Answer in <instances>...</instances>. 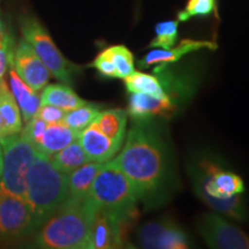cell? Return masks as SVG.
<instances>
[{
    "instance_id": "obj_1",
    "label": "cell",
    "mask_w": 249,
    "mask_h": 249,
    "mask_svg": "<svg viewBox=\"0 0 249 249\" xmlns=\"http://www.w3.org/2000/svg\"><path fill=\"white\" fill-rule=\"evenodd\" d=\"M145 204H158L169 194L172 169L169 144L152 119H134L120 154L112 158Z\"/></svg>"
},
{
    "instance_id": "obj_2",
    "label": "cell",
    "mask_w": 249,
    "mask_h": 249,
    "mask_svg": "<svg viewBox=\"0 0 249 249\" xmlns=\"http://www.w3.org/2000/svg\"><path fill=\"white\" fill-rule=\"evenodd\" d=\"M97 205L87 196L68 200L38 229L34 246L45 249H87Z\"/></svg>"
},
{
    "instance_id": "obj_3",
    "label": "cell",
    "mask_w": 249,
    "mask_h": 249,
    "mask_svg": "<svg viewBox=\"0 0 249 249\" xmlns=\"http://www.w3.org/2000/svg\"><path fill=\"white\" fill-rule=\"evenodd\" d=\"M68 200V174L54 167L49 156L37 152L27 172L26 201L38 229Z\"/></svg>"
},
{
    "instance_id": "obj_4",
    "label": "cell",
    "mask_w": 249,
    "mask_h": 249,
    "mask_svg": "<svg viewBox=\"0 0 249 249\" xmlns=\"http://www.w3.org/2000/svg\"><path fill=\"white\" fill-rule=\"evenodd\" d=\"M89 197L98 209L126 222L134 217L139 202L132 182L113 160L103 163L92 182Z\"/></svg>"
},
{
    "instance_id": "obj_5",
    "label": "cell",
    "mask_w": 249,
    "mask_h": 249,
    "mask_svg": "<svg viewBox=\"0 0 249 249\" xmlns=\"http://www.w3.org/2000/svg\"><path fill=\"white\" fill-rule=\"evenodd\" d=\"M18 27L22 38L44 62L51 75L65 85L71 86L80 67L71 64L61 54L38 18L28 13L21 14L18 17Z\"/></svg>"
},
{
    "instance_id": "obj_6",
    "label": "cell",
    "mask_w": 249,
    "mask_h": 249,
    "mask_svg": "<svg viewBox=\"0 0 249 249\" xmlns=\"http://www.w3.org/2000/svg\"><path fill=\"white\" fill-rule=\"evenodd\" d=\"M188 170L195 194L202 202L207 198L224 200L244 194L245 183L241 177L222 169L216 160L209 157L196 158Z\"/></svg>"
},
{
    "instance_id": "obj_7",
    "label": "cell",
    "mask_w": 249,
    "mask_h": 249,
    "mask_svg": "<svg viewBox=\"0 0 249 249\" xmlns=\"http://www.w3.org/2000/svg\"><path fill=\"white\" fill-rule=\"evenodd\" d=\"M2 148V176L0 187L26 200V177L37 150L21 133L0 139Z\"/></svg>"
},
{
    "instance_id": "obj_8",
    "label": "cell",
    "mask_w": 249,
    "mask_h": 249,
    "mask_svg": "<svg viewBox=\"0 0 249 249\" xmlns=\"http://www.w3.org/2000/svg\"><path fill=\"white\" fill-rule=\"evenodd\" d=\"M38 230L30 205L0 187V240L23 238Z\"/></svg>"
},
{
    "instance_id": "obj_9",
    "label": "cell",
    "mask_w": 249,
    "mask_h": 249,
    "mask_svg": "<svg viewBox=\"0 0 249 249\" xmlns=\"http://www.w3.org/2000/svg\"><path fill=\"white\" fill-rule=\"evenodd\" d=\"M197 230L211 248L249 249V236L218 213L202 214Z\"/></svg>"
},
{
    "instance_id": "obj_10",
    "label": "cell",
    "mask_w": 249,
    "mask_h": 249,
    "mask_svg": "<svg viewBox=\"0 0 249 249\" xmlns=\"http://www.w3.org/2000/svg\"><path fill=\"white\" fill-rule=\"evenodd\" d=\"M126 220L120 219L107 211L98 209L90 226L87 249L123 248L124 241Z\"/></svg>"
},
{
    "instance_id": "obj_11",
    "label": "cell",
    "mask_w": 249,
    "mask_h": 249,
    "mask_svg": "<svg viewBox=\"0 0 249 249\" xmlns=\"http://www.w3.org/2000/svg\"><path fill=\"white\" fill-rule=\"evenodd\" d=\"M13 67L18 75L36 92L48 85L51 76L44 62L23 38L18 39L14 46Z\"/></svg>"
},
{
    "instance_id": "obj_12",
    "label": "cell",
    "mask_w": 249,
    "mask_h": 249,
    "mask_svg": "<svg viewBox=\"0 0 249 249\" xmlns=\"http://www.w3.org/2000/svg\"><path fill=\"white\" fill-rule=\"evenodd\" d=\"M139 239L144 248L186 249L191 247L186 233L169 220L145 224L140 230Z\"/></svg>"
},
{
    "instance_id": "obj_13",
    "label": "cell",
    "mask_w": 249,
    "mask_h": 249,
    "mask_svg": "<svg viewBox=\"0 0 249 249\" xmlns=\"http://www.w3.org/2000/svg\"><path fill=\"white\" fill-rule=\"evenodd\" d=\"M77 140L82 145L89 161L105 163L120 151L123 144L108 138L95 124H90L87 128L79 133Z\"/></svg>"
},
{
    "instance_id": "obj_14",
    "label": "cell",
    "mask_w": 249,
    "mask_h": 249,
    "mask_svg": "<svg viewBox=\"0 0 249 249\" xmlns=\"http://www.w3.org/2000/svg\"><path fill=\"white\" fill-rule=\"evenodd\" d=\"M202 49L216 50V43L210 40H195V39H183L179 43L178 46H172L171 49H155L148 52L142 60L139 61L140 67L148 68L151 65L160 64V66H167L180 60L183 55L197 51Z\"/></svg>"
},
{
    "instance_id": "obj_15",
    "label": "cell",
    "mask_w": 249,
    "mask_h": 249,
    "mask_svg": "<svg viewBox=\"0 0 249 249\" xmlns=\"http://www.w3.org/2000/svg\"><path fill=\"white\" fill-rule=\"evenodd\" d=\"M7 70L9 71V89L20 107L22 120L28 123L37 113V110L40 107V97L15 71L13 67V52L9 57Z\"/></svg>"
},
{
    "instance_id": "obj_16",
    "label": "cell",
    "mask_w": 249,
    "mask_h": 249,
    "mask_svg": "<svg viewBox=\"0 0 249 249\" xmlns=\"http://www.w3.org/2000/svg\"><path fill=\"white\" fill-rule=\"evenodd\" d=\"M79 134L70 128L64 121L46 124L44 132L37 140L34 147L39 154L52 156L61 149L67 147L70 143L75 141Z\"/></svg>"
},
{
    "instance_id": "obj_17",
    "label": "cell",
    "mask_w": 249,
    "mask_h": 249,
    "mask_svg": "<svg viewBox=\"0 0 249 249\" xmlns=\"http://www.w3.org/2000/svg\"><path fill=\"white\" fill-rule=\"evenodd\" d=\"M42 90L39 96L40 105H53L65 111H71L88 104V102L83 101L70 86L65 83L46 85Z\"/></svg>"
},
{
    "instance_id": "obj_18",
    "label": "cell",
    "mask_w": 249,
    "mask_h": 249,
    "mask_svg": "<svg viewBox=\"0 0 249 249\" xmlns=\"http://www.w3.org/2000/svg\"><path fill=\"white\" fill-rule=\"evenodd\" d=\"M0 117L4 124L5 136L21 133L22 114L5 79L0 81Z\"/></svg>"
},
{
    "instance_id": "obj_19",
    "label": "cell",
    "mask_w": 249,
    "mask_h": 249,
    "mask_svg": "<svg viewBox=\"0 0 249 249\" xmlns=\"http://www.w3.org/2000/svg\"><path fill=\"white\" fill-rule=\"evenodd\" d=\"M103 163L88 161L68 174V192L71 200H82L89 196L92 182Z\"/></svg>"
},
{
    "instance_id": "obj_20",
    "label": "cell",
    "mask_w": 249,
    "mask_h": 249,
    "mask_svg": "<svg viewBox=\"0 0 249 249\" xmlns=\"http://www.w3.org/2000/svg\"><path fill=\"white\" fill-rule=\"evenodd\" d=\"M93 124L108 138L124 144L127 127V112L121 108L99 111Z\"/></svg>"
},
{
    "instance_id": "obj_21",
    "label": "cell",
    "mask_w": 249,
    "mask_h": 249,
    "mask_svg": "<svg viewBox=\"0 0 249 249\" xmlns=\"http://www.w3.org/2000/svg\"><path fill=\"white\" fill-rule=\"evenodd\" d=\"M150 75L142 71H134L132 74L124 77V86L129 93H145V95L163 97L166 95L163 80L160 75Z\"/></svg>"
},
{
    "instance_id": "obj_22",
    "label": "cell",
    "mask_w": 249,
    "mask_h": 249,
    "mask_svg": "<svg viewBox=\"0 0 249 249\" xmlns=\"http://www.w3.org/2000/svg\"><path fill=\"white\" fill-rule=\"evenodd\" d=\"M50 160L54 165V167H57L59 171L66 174H70L71 171L76 170L77 167L82 166L83 164L89 161L82 145L77 139L70 143L67 147L61 149L60 151L50 156Z\"/></svg>"
},
{
    "instance_id": "obj_23",
    "label": "cell",
    "mask_w": 249,
    "mask_h": 249,
    "mask_svg": "<svg viewBox=\"0 0 249 249\" xmlns=\"http://www.w3.org/2000/svg\"><path fill=\"white\" fill-rule=\"evenodd\" d=\"M99 111H101V107L86 104L83 107L67 111L62 121L74 132L79 134L87 128L90 124H92V121L98 116Z\"/></svg>"
},
{
    "instance_id": "obj_24",
    "label": "cell",
    "mask_w": 249,
    "mask_h": 249,
    "mask_svg": "<svg viewBox=\"0 0 249 249\" xmlns=\"http://www.w3.org/2000/svg\"><path fill=\"white\" fill-rule=\"evenodd\" d=\"M105 52L116 68L117 79L124 80L132 74L134 68V55L124 45H114L105 49Z\"/></svg>"
},
{
    "instance_id": "obj_25",
    "label": "cell",
    "mask_w": 249,
    "mask_h": 249,
    "mask_svg": "<svg viewBox=\"0 0 249 249\" xmlns=\"http://www.w3.org/2000/svg\"><path fill=\"white\" fill-rule=\"evenodd\" d=\"M179 21H165L156 26V36L150 43V48L167 50L176 45L178 38Z\"/></svg>"
},
{
    "instance_id": "obj_26",
    "label": "cell",
    "mask_w": 249,
    "mask_h": 249,
    "mask_svg": "<svg viewBox=\"0 0 249 249\" xmlns=\"http://www.w3.org/2000/svg\"><path fill=\"white\" fill-rule=\"evenodd\" d=\"M214 9V0H189L186 8L180 12L179 21H187L193 17L209 15Z\"/></svg>"
},
{
    "instance_id": "obj_27",
    "label": "cell",
    "mask_w": 249,
    "mask_h": 249,
    "mask_svg": "<svg viewBox=\"0 0 249 249\" xmlns=\"http://www.w3.org/2000/svg\"><path fill=\"white\" fill-rule=\"evenodd\" d=\"M46 124H48L44 120L40 119L38 116L35 114V117H33L28 123H26V127L21 130V135L34 145L44 132Z\"/></svg>"
},
{
    "instance_id": "obj_28",
    "label": "cell",
    "mask_w": 249,
    "mask_h": 249,
    "mask_svg": "<svg viewBox=\"0 0 249 249\" xmlns=\"http://www.w3.org/2000/svg\"><path fill=\"white\" fill-rule=\"evenodd\" d=\"M67 111L62 110L60 107H53V105H40L37 110L36 116L43 119L46 124H54L62 121Z\"/></svg>"
},
{
    "instance_id": "obj_29",
    "label": "cell",
    "mask_w": 249,
    "mask_h": 249,
    "mask_svg": "<svg viewBox=\"0 0 249 249\" xmlns=\"http://www.w3.org/2000/svg\"><path fill=\"white\" fill-rule=\"evenodd\" d=\"M14 50V40L13 37L9 33H7V37H6V42L4 46L0 49V81L4 79V75L8 68V61L9 57H11L12 52Z\"/></svg>"
},
{
    "instance_id": "obj_30",
    "label": "cell",
    "mask_w": 249,
    "mask_h": 249,
    "mask_svg": "<svg viewBox=\"0 0 249 249\" xmlns=\"http://www.w3.org/2000/svg\"><path fill=\"white\" fill-rule=\"evenodd\" d=\"M6 37H7V31L5 30L4 26H2L1 18H0V49L2 48L6 42Z\"/></svg>"
},
{
    "instance_id": "obj_31",
    "label": "cell",
    "mask_w": 249,
    "mask_h": 249,
    "mask_svg": "<svg viewBox=\"0 0 249 249\" xmlns=\"http://www.w3.org/2000/svg\"><path fill=\"white\" fill-rule=\"evenodd\" d=\"M5 136V128H4V124H2V119L0 117V139L4 138Z\"/></svg>"
},
{
    "instance_id": "obj_32",
    "label": "cell",
    "mask_w": 249,
    "mask_h": 249,
    "mask_svg": "<svg viewBox=\"0 0 249 249\" xmlns=\"http://www.w3.org/2000/svg\"><path fill=\"white\" fill-rule=\"evenodd\" d=\"M2 176V156H0V180H1Z\"/></svg>"
},
{
    "instance_id": "obj_33",
    "label": "cell",
    "mask_w": 249,
    "mask_h": 249,
    "mask_svg": "<svg viewBox=\"0 0 249 249\" xmlns=\"http://www.w3.org/2000/svg\"><path fill=\"white\" fill-rule=\"evenodd\" d=\"M0 156H2V148H1V143H0Z\"/></svg>"
}]
</instances>
